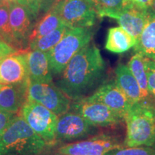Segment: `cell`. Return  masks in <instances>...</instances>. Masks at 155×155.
Instances as JSON below:
<instances>
[{
  "mask_svg": "<svg viewBox=\"0 0 155 155\" xmlns=\"http://www.w3.org/2000/svg\"><path fill=\"white\" fill-rule=\"evenodd\" d=\"M106 68L99 49L89 43L70 61L56 86L72 101L83 99L106 82Z\"/></svg>",
  "mask_w": 155,
  "mask_h": 155,
  "instance_id": "6da1fadb",
  "label": "cell"
},
{
  "mask_svg": "<svg viewBox=\"0 0 155 155\" xmlns=\"http://www.w3.org/2000/svg\"><path fill=\"white\" fill-rule=\"evenodd\" d=\"M47 143L21 116H15L0 137V155H37Z\"/></svg>",
  "mask_w": 155,
  "mask_h": 155,
  "instance_id": "7a4b0ae2",
  "label": "cell"
},
{
  "mask_svg": "<svg viewBox=\"0 0 155 155\" xmlns=\"http://www.w3.org/2000/svg\"><path fill=\"white\" fill-rule=\"evenodd\" d=\"M127 147L155 145V102L143 100L132 104L125 117Z\"/></svg>",
  "mask_w": 155,
  "mask_h": 155,
  "instance_id": "3957f363",
  "label": "cell"
},
{
  "mask_svg": "<svg viewBox=\"0 0 155 155\" xmlns=\"http://www.w3.org/2000/svg\"><path fill=\"white\" fill-rule=\"evenodd\" d=\"M94 34L92 28H68L61 41L47 52L53 74H61L73 56L91 43Z\"/></svg>",
  "mask_w": 155,
  "mask_h": 155,
  "instance_id": "277c9868",
  "label": "cell"
},
{
  "mask_svg": "<svg viewBox=\"0 0 155 155\" xmlns=\"http://www.w3.org/2000/svg\"><path fill=\"white\" fill-rule=\"evenodd\" d=\"M37 134L45 141L48 145L56 141V127L58 116L42 104L27 99L19 112Z\"/></svg>",
  "mask_w": 155,
  "mask_h": 155,
  "instance_id": "5b68a950",
  "label": "cell"
},
{
  "mask_svg": "<svg viewBox=\"0 0 155 155\" xmlns=\"http://www.w3.org/2000/svg\"><path fill=\"white\" fill-rule=\"evenodd\" d=\"M53 7L68 28H92L98 18L94 5L86 0H57Z\"/></svg>",
  "mask_w": 155,
  "mask_h": 155,
  "instance_id": "8992f818",
  "label": "cell"
},
{
  "mask_svg": "<svg viewBox=\"0 0 155 155\" xmlns=\"http://www.w3.org/2000/svg\"><path fill=\"white\" fill-rule=\"evenodd\" d=\"M28 99L42 104L58 117L71 110L72 101L53 81L33 82L29 81Z\"/></svg>",
  "mask_w": 155,
  "mask_h": 155,
  "instance_id": "52a82bcc",
  "label": "cell"
},
{
  "mask_svg": "<svg viewBox=\"0 0 155 155\" xmlns=\"http://www.w3.org/2000/svg\"><path fill=\"white\" fill-rule=\"evenodd\" d=\"M123 147L118 137L102 134L86 140L63 145L58 149V152L63 155H106Z\"/></svg>",
  "mask_w": 155,
  "mask_h": 155,
  "instance_id": "ba28073f",
  "label": "cell"
},
{
  "mask_svg": "<svg viewBox=\"0 0 155 155\" xmlns=\"http://www.w3.org/2000/svg\"><path fill=\"white\" fill-rule=\"evenodd\" d=\"M71 110L82 116L94 127L116 126L124 120L107 106L98 102L88 101L84 98L72 101Z\"/></svg>",
  "mask_w": 155,
  "mask_h": 155,
  "instance_id": "9c48e42d",
  "label": "cell"
},
{
  "mask_svg": "<svg viewBox=\"0 0 155 155\" xmlns=\"http://www.w3.org/2000/svg\"><path fill=\"white\" fill-rule=\"evenodd\" d=\"M9 18L12 30L19 45V52L28 51V39L35 19L27 7L17 2L9 5Z\"/></svg>",
  "mask_w": 155,
  "mask_h": 155,
  "instance_id": "30bf717a",
  "label": "cell"
},
{
  "mask_svg": "<svg viewBox=\"0 0 155 155\" xmlns=\"http://www.w3.org/2000/svg\"><path fill=\"white\" fill-rule=\"evenodd\" d=\"M84 99L88 101L98 102L107 106L116 112L124 120L131 106L116 81L103 83L91 95Z\"/></svg>",
  "mask_w": 155,
  "mask_h": 155,
  "instance_id": "8fae6325",
  "label": "cell"
},
{
  "mask_svg": "<svg viewBox=\"0 0 155 155\" xmlns=\"http://www.w3.org/2000/svg\"><path fill=\"white\" fill-rule=\"evenodd\" d=\"M96 127L75 112H67L58 118L56 127V141H73L92 134Z\"/></svg>",
  "mask_w": 155,
  "mask_h": 155,
  "instance_id": "7c38bea8",
  "label": "cell"
},
{
  "mask_svg": "<svg viewBox=\"0 0 155 155\" xmlns=\"http://www.w3.org/2000/svg\"><path fill=\"white\" fill-rule=\"evenodd\" d=\"M28 81V68L25 53L17 52L0 61V84H22Z\"/></svg>",
  "mask_w": 155,
  "mask_h": 155,
  "instance_id": "4fadbf2b",
  "label": "cell"
},
{
  "mask_svg": "<svg viewBox=\"0 0 155 155\" xmlns=\"http://www.w3.org/2000/svg\"><path fill=\"white\" fill-rule=\"evenodd\" d=\"M150 14V9L142 10L134 7H123L119 10L104 13L102 17H108L116 19L120 27L137 40Z\"/></svg>",
  "mask_w": 155,
  "mask_h": 155,
  "instance_id": "5bb4252c",
  "label": "cell"
},
{
  "mask_svg": "<svg viewBox=\"0 0 155 155\" xmlns=\"http://www.w3.org/2000/svg\"><path fill=\"white\" fill-rule=\"evenodd\" d=\"M28 83L17 85H2L0 88V111L19 113L28 99Z\"/></svg>",
  "mask_w": 155,
  "mask_h": 155,
  "instance_id": "9a60e30c",
  "label": "cell"
},
{
  "mask_svg": "<svg viewBox=\"0 0 155 155\" xmlns=\"http://www.w3.org/2000/svg\"><path fill=\"white\" fill-rule=\"evenodd\" d=\"M28 68L29 81L33 82L53 81L47 52L38 50L25 52Z\"/></svg>",
  "mask_w": 155,
  "mask_h": 155,
  "instance_id": "2e32d148",
  "label": "cell"
},
{
  "mask_svg": "<svg viewBox=\"0 0 155 155\" xmlns=\"http://www.w3.org/2000/svg\"><path fill=\"white\" fill-rule=\"evenodd\" d=\"M116 83L132 105L145 100L137 81L124 64H119L115 70Z\"/></svg>",
  "mask_w": 155,
  "mask_h": 155,
  "instance_id": "e0dca14e",
  "label": "cell"
},
{
  "mask_svg": "<svg viewBox=\"0 0 155 155\" xmlns=\"http://www.w3.org/2000/svg\"><path fill=\"white\" fill-rule=\"evenodd\" d=\"M134 48L136 53L155 61V15L151 9L146 24Z\"/></svg>",
  "mask_w": 155,
  "mask_h": 155,
  "instance_id": "ac0fdd59",
  "label": "cell"
},
{
  "mask_svg": "<svg viewBox=\"0 0 155 155\" xmlns=\"http://www.w3.org/2000/svg\"><path fill=\"white\" fill-rule=\"evenodd\" d=\"M137 40L121 27H114L108 31L105 48L114 53H123L135 45Z\"/></svg>",
  "mask_w": 155,
  "mask_h": 155,
  "instance_id": "d6986e66",
  "label": "cell"
},
{
  "mask_svg": "<svg viewBox=\"0 0 155 155\" xmlns=\"http://www.w3.org/2000/svg\"><path fill=\"white\" fill-rule=\"evenodd\" d=\"M62 24L63 22L60 18L59 15L58 14L54 7H52L48 12L42 14V17L37 19L36 22L34 24L33 28L29 37L28 47L31 42L50 33Z\"/></svg>",
  "mask_w": 155,
  "mask_h": 155,
  "instance_id": "ffe728a7",
  "label": "cell"
},
{
  "mask_svg": "<svg viewBox=\"0 0 155 155\" xmlns=\"http://www.w3.org/2000/svg\"><path fill=\"white\" fill-rule=\"evenodd\" d=\"M146 61V57L141 55L139 53H136L131 57L130 61L128 63L127 66L138 82L144 99L152 101V99H151L148 90Z\"/></svg>",
  "mask_w": 155,
  "mask_h": 155,
  "instance_id": "44dd1931",
  "label": "cell"
},
{
  "mask_svg": "<svg viewBox=\"0 0 155 155\" xmlns=\"http://www.w3.org/2000/svg\"><path fill=\"white\" fill-rule=\"evenodd\" d=\"M68 28L66 25L63 23L50 33L31 42L29 44L28 50H38L42 52H48L61 41Z\"/></svg>",
  "mask_w": 155,
  "mask_h": 155,
  "instance_id": "7402d4cb",
  "label": "cell"
},
{
  "mask_svg": "<svg viewBox=\"0 0 155 155\" xmlns=\"http://www.w3.org/2000/svg\"><path fill=\"white\" fill-rule=\"evenodd\" d=\"M0 39L19 52V45L9 23V5H0Z\"/></svg>",
  "mask_w": 155,
  "mask_h": 155,
  "instance_id": "603a6c76",
  "label": "cell"
},
{
  "mask_svg": "<svg viewBox=\"0 0 155 155\" xmlns=\"http://www.w3.org/2000/svg\"><path fill=\"white\" fill-rule=\"evenodd\" d=\"M124 0H94L93 5L98 17L107 12L116 11L123 7Z\"/></svg>",
  "mask_w": 155,
  "mask_h": 155,
  "instance_id": "cb8c5ba5",
  "label": "cell"
},
{
  "mask_svg": "<svg viewBox=\"0 0 155 155\" xmlns=\"http://www.w3.org/2000/svg\"><path fill=\"white\" fill-rule=\"evenodd\" d=\"M106 155H155V149L151 147H134L118 149Z\"/></svg>",
  "mask_w": 155,
  "mask_h": 155,
  "instance_id": "d4e9b609",
  "label": "cell"
},
{
  "mask_svg": "<svg viewBox=\"0 0 155 155\" xmlns=\"http://www.w3.org/2000/svg\"><path fill=\"white\" fill-rule=\"evenodd\" d=\"M146 71L149 94L155 102V61L147 58Z\"/></svg>",
  "mask_w": 155,
  "mask_h": 155,
  "instance_id": "484cf974",
  "label": "cell"
},
{
  "mask_svg": "<svg viewBox=\"0 0 155 155\" xmlns=\"http://www.w3.org/2000/svg\"><path fill=\"white\" fill-rule=\"evenodd\" d=\"M17 2L27 7L34 18L38 19L40 15V0H17Z\"/></svg>",
  "mask_w": 155,
  "mask_h": 155,
  "instance_id": "4316f807",
  "label": "cell"
},
{
  "mask_svg": "<svg viewBox=\"0 0 155 155\" xmlns=\"http://www.w3.org/2000/svg\"><path fill=\"white\" fill-rule=\"evenodd\" d=\"M151 0H124L123 7H134L142 10L150 9Z\"/></svg>",
  "mask_w": 155,
  "mask_h": 155,
  "instance_id": "83f0119b",
  "label": "cell"
},
{
  "mask_svg": "<svg viewBox=\"0 0 155 155\" xmlns=\"http://www.w3.org/2000/svg\"><path fill=\"white\" fill-rule=\"evenodd\" d=\"M15 114L0 111V137L6 128L8 127Z\"/></svg>",
  "mask_w": 155,
  "mask_h": 155,
  "instance_id": "f1b7e54d",
  "label": "cell"
},
{
  "mask_svg": "<svg viewBox=\"0 0 155 155\" xmlns=\"http://www.w3.org/2000/svg\"><path fill=\"white\" fill-rule=\"evenodd\" d=\"M17 52L19 51H17L16 49H15L14 48H12L7 42H4L0 39V61L7 56L10 55Z\"/></svg>",
  "mask_w": 155,
  "mask_h": 155,
  "instance_id": "f546056e",
  "label": "cell"
},
{
  "mask_svg": "<svg viewBox=\"0 0 155 155\" xmlns=\"http://www.w3.org/2000/svg\"><path fill=\"white\" fill-rule=\"evenodd\" d=\"M57 0H40V13H45L54 5Z\"/></svg>",
  "mask_w": 155,
  "mask_h": 155,
  "instance_id": "4dcf8cb0",
  "label": "cell"
},
{
  "mask_svg": "<svg viewBox=\"0 0 155 155\" xmlns=\"http://www.w3.org/2000/svg\"><path fill=\"white\" fill-rule=\"evenodd\" d=\"M14 2H17V0H0V5H9Z\"/></svg>",
  "mask_w": 155,
  "mask_h": 155,
  "instance_id": "1f68e13d",
  "label": "cell"
},
{
  "mask_svg": "<svg viewBox=\"0 0 155 155\" xmlns=\"http://www.w3.org/2000/svg\"><path fill=\"white\" fill-rule=\"evenodd\" d=\"M150 9L153 12V14L155 15V0H151Z\"/></svg>",
  "mask_w": 155,
  "mask_h": 155,
  "instance_id": "d6a6232c",
  "label": "cell"
},
{
  "mask_svg": "<svg viewBox=\"0 0 155 155\" xmlns=\"http://www.w3.org/2000/svg\"><path fill=\"white\" fill-rule=\"evenodd\" d=\"M86 1L89 2H91V3L93 4V2H94V0H86Z\"/></svg>",
  "mask_w": 155,
  "mask_h": 155,
  "instance_id": "836d02e7",
  "label": "cell"
},
{
  "mask_svg": "<svg viewBox=\"0 0 155 155\" xmlns=\"http://www.w3.org/2000/svg\"><path fill=\"white\" fill-rule=\"evenodd\" d=\"M2 84H0V88H1V87H2Z\"/></svg>",
  "mask_w": 155,
  "mask_h": 155,
  "instance_id": "e575fe53",
  "label": "cell"
},
{
  "mask_svg": "<svg viewBox=\"0 0 155 155\" xmlns=\"http://www.w3.org/2000/svg\"><path fill=\"white\" fill-rule=\"evenodd\" d=\"M61 155H63V154H61Z\"/></svg>",
  "mask_w": 155,
  "mask_h": 155,
  "instance_id": "d590c367",
  "label": "cell"
}]
</instances>
